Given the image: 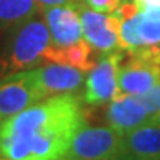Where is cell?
Returning <instances> with one entry per match:
<instances>
[{
  "instance_id": "18",
  "label": "cell",
  "mask_w": 160,
  "mask_h": 160,
  "mask_svg": "<svg viewBox=\"0 0 160 160\" xmlns=\"http://www.w3.org/2000/svg\"><path fill=\"white\" fill-rule=\"evenodd\" d=\"M138 9L142 11H150V9H160V0H133Z\"/></svg>"
},
{
  "instance_id": "21",
  "label": "cell",
  "mask_w": 160,
  "mask_h": 160,
  "mask_svg": "<svg viewBox=\"0 0 160 160\" xmlns=\"http://www.w3.org/2000/svg\"><path fill=\"white\" fill-rule=\"evenodd\" d=\"M0 160H9V159H6V157H0Z\"/></svg>"
},
{
  "instance_id": "17",
  "label": "cell",
  "mask_w": 160,
  "mask_h": 160,
  "mask_svg": "<svg viewBox=\"0 0 160 160\" xmlns=\"http://www.w3.org/2000/svg\"><path fill=\"white\" fill-rule=\"evenodd\" d=\"M138 12H141V11L138 9V6L135 5L133 0H132V2H129V0H123V2L120 3V6L113 12V13L117 15V17L122 19V22H123V21H128V19L133 18Z\"/></svg>"
},
{
  "instance_id": "7",
  "label": "cell",
  "mask_w": 160,
  "mask_h": 160,
  "mask_svg": "<svg viewBox=\"0 0 160 160\" xmlns=\"http://www.w3.org/2000/svg\"><path fill=\"white\" fill-rule=\"evenodd\" d=\"M45 21L51 31L52 45L65 48L83 39V28L77 11V2L43 9Z\"/></svg>"
},
{
  "instance_id": "12",
  "label": "cell",
  "mask_w": 160,
  "mask_h": 160,
  "mask_svg": "<svg viewBox=\"0 0 160 160\" xmlns=\"http://www.w3.org/2000/svg\"><path fill=\"white\" fill-rule=\"evenodd\" d=\"M119 39L120 46L128 51L160 45V19H153L144 12H138L133 18L122 22Z\"/></svg>"
},
{
  "instance_id": "16",
  "label": "cell",
  "mask_w": 160,
  "mask_h": 160,
  "mask_svg": "<svg viewBox=\"0 0 160 160\" xmlns=\"http://www.w3.org/2000/svg\"><path fill=\"white\" fill-rule=\"evenodd\" d=\"M82 2L93 11L102 12V13H111L119 8L123 0H82Z\"/></svg>"
},
{
  "instance_id": "6",
  "label": "cell",
  "mask_w": 160,
  "mask_h": 160,
  "mask_svg": "<svg viewBox=\"0 0 160 160\" xmlns=\"http://www.w3.org/2000/svg\"><path fill=\"white\" fill-rule=\"evenodd\" d=\"M77 11L80 13L82 28H83V39L89 45L102 52H111L120 46V27L122 19L117 15L111 13H102L91 9L85 3L77 2Z\"/></svg>"
},
{
  "instance_id": "13",
  "label": "cell",
  "mask_w": 160,
  "mask_h": 160,
  "mask_svg": "<svg viewBox=\"0 0 160 160\" xmlns=\"http://www.w3.org/2000/svg\"><path fill=\"white\" fill-rule=\"evenodd\" d=\"M91 49L92 46L85 39H82L76 45L65 46V48L51 45L45 52V59L52 62L71 65L76 68H80L82 71H88L93 68L97 64V61L91 59Z\"/></svg>"
},
{
  "instance_id": "22",
  "label": "cell",
  "mask_w": 160,
  "mask_h": 160,
  "mask_svg": "<svg viewBox=\"0 0 160 160\" xmlns=\"http://www.w3.org/2000/svg\"><path fill=\"white\" fill-rule=\"evenodd\" d=\"M0 157H3V156H2V153H0Z\"/></svg>"
},
{
  "instance_id": "8",
  "label": "cell",
  "mask_w": 160,
  "mask_h": 160,
  "mask_svg": "<svg viewBox=\"0 0 160 160\" xmlns=\"http://www.w3.org/2000/svg\"><path fill=\"white\" fill-rule=\"evenodd\" d=\"M119 91L126 95H144L160 83V67L131 52L129 61L119 68Z\"/></svg>"
},
{
  "instance_id": "14",
  "label": "cell",
  "mask_w": 160,
  "mask_h": 160,
  "mask_svg": "<svg viewBox=\"0 0 160 160\" xmlns=\"http://www.w3.org/2000/svg\"><path fill=\"white\" fill-rule=\"evenodd\" d=\"M40 9L36 0H0V30H12L28 21Z\"/></svg>"
},
{
  "instance_id": "9",
  "label": "cell",
  "mask_w": 160,
  "mask_h": 160,
  "mask_svg": "<svg viewBox=\"0 0 160 160\" xmlns=\"http://www.w3.org/2000/svg\"><path fill=\"white\" fill-rule=\"evenodd\" d=\"M107 120L116 131L126 133L148 123L151 116L139 95H126L120 92L110 102Z\"/></svg>"
},
{
  "instance_id": "19",
  "label": "cell",
  "mask_w": 160,
  "mask_h": 160,
  "mask_svg": "<svg viewBox=\"0 0 160 160\" xmlns=\"http://www.w3.org/2000/svg\"><path fill=\"white\" fill-rule=\"evenodd\" d=\"M40 9H46V8H52V6H62L73 3L74 0H36Z\"/></svg>"
},
{
  "instance_id": "10",
  "label": "cell",
  "mask_w": 160,
  "mask_h": 160,
  "mask_svg": "<svg viewBox=\"0 0 160 160\" xmlns=\"http://www.w3.org/2000/svg\"><path fill=\"white\" fill-rule=\"evenodd\" d=\"M33 74L45 98L55 93H74L83 83V71L65 64H48L33 70Z\"/></svg>"
},
{
  "instance_id": "3",
  "label": "cell",
  "mask_w": 160,
  "mask_h": 160,
  "mask_svg": "<svg viewBox=\"0 0 160 160\" xmlns=\"http://www.w3.org/2000/svg\"><path fill=\"white\" fill-rule=\"evenodd\" d=\"M64 160H123V133L111 126H83Z\"/></svg>"
},
{
  "instance_id": "1",
  "label": "cell",
  "mask_w": 160,
  "mask_h": 160,
  "mask_svg": "<svg viewBox=\"0 0 160 160\" xmlns=\"http://www.w3.org/2000/svg\"><path fill=\"white\" fill-rule=\"evenodd\" d=\"M83 126L79 97L61 93L42 99L0 123V153L9 160H64Z\"/></svg>"
},
{
  "instance_id": "11",
  "label": "cell",
  "mask_w": 160,
  "mask_h": 160,
  "mask_svg": "<svg viewBox=\"0 0 160 160\" xmlns=\"http://www.w3.org/2000/svg\"><path fill=\"white\" fill-rule=\"evenodd\" d=\"M123 160H160V125L148 122L123 133Z\"/></svg>"
},
{
  "instance_id": "2",
  "label": "cell",
  "mask_w": 160,
  "mask_h": 160,
  "mask_svg": "<svg viewBox=\"0 0 160 160\" xmlns=\"http://www.w3.org/2000/svg\"><path fill=\"white\" fill-rule=\"evenodd\" d=\"M51 45L46 21L31 18L17 25L0 49V77L34 68L45 59V52Z\"/></svg>"
},
{
  "instance_id": "15",
  "label": "cell",
  "mask_w": 160,
  "mask_h": 160,
  "mask_svg": "<svg viewBox=\"0 0 160 160\" xmlns=\"http://www.w3.org/2000/svg\"><path fill=\"white\" fill-rule=\"evenodd\" d=\"M139 97L142 99V102L145 104V107H147L151 117L160 111V83L157 86H154L150 92L144 93V95H139Z\"/></svg>"
},
{
  "instance_id": "5",
  "label": "cell",
  "mask_w": 160,
  "mask_h": 160,
  "mask_svg": "<svg viewBox=\"0 0 160 160\" xmlns=\"http://www.w3.org/2000/svg\"><path fill=\"white\" fill-rule=\"evenodd\" d=\"M123 55L120 52H105L98 58L95 67L89 71L86 79L85 89V101L91 105H102L111 102L117 95L119 91V74L120 62Z\"/></svg>"
},
{
  "instance_id": "20",
  "label": "cell",
  "mask_w": 160,
  "mask_h": 160,
  "mask_svg": "<svg viewBox=\"0 0 160 160\" xmlns=\"http://www.w3.org/2000/svg\"><path fill=\"white\" fill-rule=\"evenodd\" d=\"M150 122H153V123H159V125H160V111H159V113H157V114H154V116H153Z\"/></svg>"
},
{
  "instance_id": "4",
  "label": "cell",
  "mask_w": 160,
  "mask_h": 160,
  "mask_svg": "<svg viewBox=\"0 0 160 160\" xmlns=\"http://www.w3.org/2000/svg\"><path fill=\"white\" fill-rule=\"evenodd\" d=\"M45 99L33 70L8 74L0 80V123Z\"/></svg>"
}]
</instances>
